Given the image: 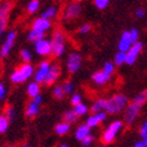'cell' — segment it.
<instances>
[{
    "mask_svg": "<svg viewBox=\"0 0 147 147\" xmlns=\"http://www.w3.org/2000/svg\"><path fill=\"white\" fill-rule=\"evenodd\" d=\"M128 105V99L125 94H115L106 100L105 112L107 114H119Z\"/></svg>",
    "mask_w": 147,
    "mask_h": 147,
    "instance_id": "1",
    "label": "cell"
},
{
    "mask_svg": "<svg viewBox=\"0 0 147 147\" xmlns=\"http://www.w3.org/2000/svg\"><path fill=\"white\" fill-rule=\"evenodd\" d=\"M50 41H51V47H52V54L57 58L63 57L66 51V46H65L66 38H65V34L63 33V31L57 30L53 33L52 39Z\"/></svg>",
    "mask_w": 147,
    "mask_h": 147,
    "instance_id": "2",
    "label": "cell"
},
{
    "mask_svg": "<svg viewBox=\"0 0 147 147\" xmlns=\"http://www.w3.org/2000/svg\"><path fill=\"white\" fill-rule=\"evenodd\" d=\"M122 127H124V122L120 120H115V121L111 122V124L108 125V127L102 132V136H101L102 142L106 145L112 144L115 140L119 132L122 129Z\"/></svg>",
    "mask_w": 147,
    "mask_h": 147,
    "instance_id": "3",
    "label": "cell"
},
{
    "mask_svg": "<svg viewBox=\"0 0 147 147\" xmlns=\"http://www.w3.org/2000/svg\"><path fill=\"white\" fill-rule=\"evenodd\" d=\"M11 9H12V4L9 1H4L0 4V36L6 31Z\"/></svg>",
    "mask_w": 147,
    "mask_h": 147,
    "instance_id": "4",
    "label": "cell"
},
{
    "mask_svg": "<svg viewBox=\"0 0 147 147\" xmlns=\"http://www.w3.org/2000/svg\"><path fill=\"white\" fill-rule=\"evenodd\" d=\"M16 39H17V32L16 31H9L6 36H5V41L3 42L1 45V48H0V57L1 58H6L9 52L12 51V48L14 46V42H16Z\"/></svg>",
    "mask_w": 147,
    "mask_h": 147,
    "instance_id": "5",
    "label": "cell"
},
{
    "mask_svg": "<svg viewBox=\"0 0 147 147\" xmlns=\"http://www.w3.org/2000/svg\"><path fill=\"white\" fill-rule=\"evenodd\" d=\"M82 65V57L78 52H72L66 61V67L69 73H77Z\"/></svg>",
    "mask_w": 147,
    "mask_h": 147,
    "instance_id": "6",
    "label": "cell"
},
{
    "mask_svg": "<svg viewBox=\"0 0 147 147\" xmlns=\"http://www.w3.org/2000/svg\"><path fill=\"white\" fill-rule=\"evenodd\" d=\"M50 67H51V64L50 61L47 60H44L38 65V68L34 71V74H33V81L38 82V84H44L45 79H46V76L48 71H50Z\"/></svg>",
    "mask_w": 147,
    "mask_h": 147,
    "instance_id": "7",
    "label": "cell"
},
{
    "mask_svg": "<svg viewBox=\"0 0 147 147\" xmlns=\"http://www.w3.org/2000/svg\"><path fill=\"white\" fill-rule=\"evenodd\" d=\"M141 111V106L136 105L131 102L129 105H127V107L125 108V120H126V124L127 125H133L136 122L137 118L139 117Z\"/></svg>",
    "mask_w": 147,
    "mask_h": 147,
    "instance_id": "8",
    "label": "cell"
},
{
    "mask_svg": "<svg viewBox=\"0 0 147 147\" xmlns=\"http://www.w3.org/2000/svg\"><path fill=\"white\" fill-rule=\"evenodd\" d=\"M81 11H82L81 4L78 3V1H73V3H71L66 6V8L64 11V19L65 20L76 19L81 14Z\"/></svg>",
    "mask_w": 147,
    "mask_h": 147,
    "instance_id": "9",
    "label": "cell"
},
{
    "mask_svg": "<svg viewBox=\"0 0 147 147\" xmlns=\"http://www.w3.org/2000/svg\"><path fill=\"white\" fill-rule=\"evenodd\" d=\"M142 51V44L141 42H136V44H133L131 47H129V50L126 52V63L127 65H133V64H136V61L138 59V57L140 55Z\"/></svg>",
    "mask_w": 147,
    "mask_h": 147,
    "instance_id": "10",
    "label": "cell"
},
{
    "mask_svg": "<svg viewBox=\"0 0 147 147\" xmlns=\"http://www.w3.org/2000/svg\"><path fill=\"white\" fill-rule=\"evenodd\" d=\"M34 51L38 55L41 57H48L52 54V47H51V41L44 38L42 40L34 44Z\"/></svg>",
    "mask_w": 147,
    "mask_h": 147,
    "instance_id": "11",
    "label": "cell"
},
{
    "mask_svg": "<svg viewBox=\"0 0 147 147\" xmlns=\"http://www.w3.org/2000/svg\"><path fill=\"white\" fill-rule=\"evenodd\" d=\"M51 27H52L51 20L44 19L41 17L34 19L33 22H32V31L39 32V33H42V34H45V32H47L48 30H51Z\"/></svg>",
    "mask_w": 147,
    "mask_h": 147,
    "instance_id": "12",
    "label": "cell"
},
{
    "mask_svg": "<svg viewBox=\"0 0 147 147\" xmlns=\"http://www.w3.org/2000/svg\"><path fill=\"white\" fill-rule=\"evenodd\" d=\"M60 73H61V68L58 64H51V67H50V71H48L47 76H46V79L44 81L45 85L47 86H51L53 85L60 77Z\"/></svg>",
    "mask_w": 147,
    "mask_h": 147,
    "instance_id": "13",
    "label": "cell"
},
{
    "mask_svg": "<svg viewBox=\"0 0 147 147\" xmlns=\"http://www.w3.org/2000/svg\"><path fill=\"white\" fill-rule=\"evenodd\" d=\"M107 118V113L106 112H99V113H92V115H90L86 120V124L90 128H94L98 127L101 122H104Z\"/></svg>",
    "mask_w": 147,
    "mask_h": 147,
    "instance_id": "14",
    "label": "cell"
},
{
    "mask_svg": "<svg viewBox=\"0 0 147 147\" xmlns=\"http://www.w3.org/2000/svg\"><path fill=\"white\" fill-rule=\"evenodd\" d=\"M132 41H131V38H129V33L128 31H125L122 32V34L120 35V39H119V42H118V50L119 52H127L129 50V47L132 46Z\"/></svg>",
    "mask_w": 147,
    "mask_h": 147,
    "instance_id": "15",
    "label": "cell"
},
{
    "mask_svg": "<svg viewBox=\"0 0 147 147\" xmlns=\"http://www.w3.org/2000/svg\"><path fill=\"white\" fill-rule=\"evenodd\" d=\"M109 80H111V76L105 73L104 71H98L92 74V81L98 86H104L107 82H109Z\"/></svg>",
    "mask_w": 147,
    "mask_h": 147,
    "instance_id": "16",
    "label": "cell"
},
{
    "mask_svg": "<svg viewBox=\"0 0 147 147\" xmlns=\"http://www.w3.org/2000/svg\"><path fill=\"white\" fill-rule=\"evenodd\" d=\"M91 129H92V128H90L86 124H81V125H79V126L77 127L76 132H74V137H76V139L79 140V141H81L84 138H86L87 136H90V134H91Z\"/></svg>",
    "mask_w": 147,
    "mask_h": 147,
    "instance_id": "17",
    "label": "cell"
},
{
    "mask_svg": "<svg viewBox=\"0 0 147 147\" xmlns=\"http://www.w3.org/2000/svg\"><path fill=\"white\" fill-rule=\"evenodd\" d=\"M18 69L22 73V76L25 77V79H26V80L33 77L34 71H35L34 66H33L31 63H22V64L18 67Z\"/></svg>",
    "mask_w": 147,
    "mask_h": 147,
    "instance_id": "18",
    "label": "cell"
},
{
    "mask_svg": "<svg viewBox=\"0 0 147 147\" xmlns=\"http://www.w3.org/2000/svg\"><path fill=\"white\" fill-rule=\"evenodd\" d=\"M26 91H27L28 96L33 99L34 96H36V95L40 94V84L35 82V81H31V82L27 85Z\"/></svg>",
    "mask_w": 147,
    "mask_h": 147,
    "instance_id": "19",
    "label": "cell"
},
{
    "mask_svg": "<svg viewBox=\"0 0 147 147\" xmlns=\"http://www.w3.org/2000/svg\"><path fill=\"white\" fill-rule=\"evenodd\" d=\"M105 105H106V99H98L95 100L91 107H90V111L92 113H99V112H104L105 111Z\"/></svg>",
    "mask_w": 147,
    "mask_h": 147,
    "instance_id": "20",
    "label": "cell"
},
{
    "mask_svg": "<svg viewBox=\"0 0 147 147\" xmlns=\"http://www.w3.org/2000/svg\"><path fill=\"white\" fill-rule=\"evenodd\" d=\"M39 111H40V106L34 104L33 101H31V102H28V105L26 107L25 114H26L27 118H34L35 115H38Z\"/></svg>",
    "mask_w": 147,
    "mask_h": 147,
    "instance_id": "21",
    "label": "cell"
},
{
    "mask_svg": "<svg viewBox=\"0 0 147 147\" xmlns=\"http://www.w3.org/2000/svg\"><path fill=\"white\" fill-rule=\"evenodd\" d=\"M69 129H71V125L65 121H61L55 125V133L58 136H65V134L69 132Z\"/></svg>",
    "mask_w": 147,
    "mask_h": 147,
    "instance_id": "22",
    "label": "cell"
},
{
    "mask_svg": "<svg viewBox=\"0 0 147 147\" xmlns=\"http://www.w3.org/2000/svg\"><path fill=\"white\" fill-rule=\"evenodd\" d=\"M58 14V8L55 6H51L46 8L42 13H41V18L44 19H47V20H52L53 18H55Z\"/></svg>",
    "mask_w": 147,
    "mask_h": 147,
    "instance_id": "23",
    "label": "cell"
},
{
    "mask_svg": "<svg viewBox=\"0 0 147 147\" xmlns=\"http://www.w3.org/2000/svg\"><path fill=\"white\" fill-rule=\"evenodd\" d=\"M79 117L74 113V111L73 109H69V111H66L65 114H64V121L67 122V124L72 125V124H76V122L78 121Z\"/></svg>",
    "mask_w": 147,
    "mask_h": 147,
    "instance_id": "24",
    "label": "cell"
},
{
    "mask_svg": "<svg viewBox=\"0 0 147 147\" xmlns=\"http://www.w3.org/2000/svg\"><path fill=\"white\" fill-rule=\"evenodd\" d=\"M45 38V34H42V33H39V32H35V31H30L28 32V34H27V39H28V41H31V42H33V44H35V42H38V41H40V40H42Z\"/></svg>",
    "mask_w": 147,
    "mask_h": 147,
    "instance_id": "25",
    "label": "cell"
},
{
    "mask_svg": "<svg viewBox=\"0 0 147 147\" xmlns=\"http://www.w3.org/2000/svg\"><path fill=\"white\" fill-rule=\"evenodd\" d=\"M133 104H136V105H139V106H142L145 102H147V90L146 91H142L140 93H138L136 95V98L133 99L132 101Z\"/></svg>",
    "mask_w": 147,
    "mask_h": 147,
    "instance_id": "26",
    "label": "cell"
},
{
    "mask_svg": "<svg viewBox=\"0 0 147 147\" xmlns=\"http://www.w3.org/2000/svg\"><path fill=\"white\" fill-rule=\"evenodd\" d=\"M73 111H74V113L78 115V117H82V115H86L87 112H88V106L85 105L84 102L74 106V108H73Z\"/></svg>",
    "mask_w": 147,
    "mask_h": 147,
    "instance_id": "27",
    "label": "cell"
},
{
    "mask_svg": "<svg viewBox=\"0 0 147 147\" xmlns=\"http://www.w3.org/2000/svg\"><path fill=\"white\" fill-rule=\"evenodd\" d=\"M40 7V1L39 0H31L27 5V13L30 14H34L36 11Z\"/></svg>",
    "mask_w": 147,
    "mask_h": 147,
    "instance_id": "28",
    "label": "cell"
},
{
    "mask_svg": "<svg viewBox=\"0 0 147 147\" xmlns=\"http://www.w3.org/2000/svg\"><path fill=\"white\" fill-rule=\"evenodd\" d=\"M126 63V53L125 52H118L114 55V65L120 66V65H124Z\"/></svg>",
    "mask_w": 147,
    "mask_h": 147,
    "instance_id": "29",
    "label": "cell"
},
{
    "mask_svg": "<svg viewBox=\"0 0 147 147\" xmlns=\"http://www.w3.org/2000/svg\"><path fill=\"white\" fill-rule=\"evenodd\" d=\"M9 127V120L6 118L5 114L0 115V133H5Z\"/></svg>",
    "mask_w": 147,
    "mask_h": 147,
    "instance_id": "30",
    "label": "cell"
},
{
    "mask_svg": "<svg viewBox=\"0 0 147 147\" xmlns=\"http://www.w3.org/2000/svg\"><path fill=\"white\" fill-rule=\"evenodd\" d=\"M53 95H54L55 99H58V100L64 99V96H65L66 94H65L64 88H63V86H61V85H57V86H54V88H53Z\"/></svg>",
    "mask_w": 147,
    "mask_h": 147,
    "instance_id": "31",
    "label": "cell"
},
{
    "mask_svg": "<svg viewBox=\"0 0 147 147\" xmlns=\"http://www.w3.org/2000/svg\"><path fill=\"white\" fill-rule=\"evenodd\" d=\"M20 58L22 60V63H31L32 61V53L27 48H22L20 51Z\"/></svg>",
    "mask_w": 147,
    "mask_h": 147,
    "instance_id": "32",
    "label": "cell"
},
{
    "mask_svg": "<svg viewBox=\"0 0 147 147\" xmlns=\"http://www.w3.org/2000/svg\"><path fill=\"white\" fill-rule=\"evenodd\" d=\"M64 88V92L65 94H68V95H72L73 93H74V90H76V86L74 84H73L72 81H65L64 85H61Z\"/></svg>",
    "mask_w": 147,
    "mask_h": 147,
    "instance_id": "33",
    "label": "cell"
},
{
    "mask_svg": "<svg viewBox=\"0 0 147 147\" xmlns=\"http://www.w3.org/2000/svg\"><path fill=\"white\" fill-rule=\"evenodd\" d=\"M102 71L105 73H107V74L112 76L114 73V71H115V65L113 63H109V61H107V63L104 65V67H102Z\"/></svg>",
    "mask_w": 147,
    "mask_h": 147,
    "instance_id": "34",
    "label": "cell"
},
{
    "mask_svg": "<svg viewBox=\"0 0 147 147\" xmlns=\"http://www.w3.org/2000/svg\"><path fill=\"white\" fill-rule=\"evenodd\" d=\"M81 102H82V96H81L80 93H73L71 95V104L73 106H77V105H79Z\"/></svg>",
    "mask_w": 147,
    "mask_h": 147,
    "instance_id": "35",
    "label": "cell"
},
{
    "mask_svg": "<svg viewBox=\"0 0 147 147\" xmlns=\"http://www.w3.org/2000/svg\"><path fill=\"white\" fill-rule=\"evenodd\" d=\"M129 33V38H131V41L132 44H136L139 41V31L138 28H132L131 31H128Z\"/></svg>",
    "mask_w": 147,
    "mask_h": 147,
    "instance_id": "36",
    "label": "cell"
},
{
    "mask_svg": "<svg viewBox=\"0 0 147 147\" xmlns=\"http://www.w3.org/2000/svg\"><path fill=\"white\" fill-rule=\"evenodd\" d=\"M4 114L6 115V118H7L8 120H13V119L16 118V109L12 107V106H7L6 109H5V113H4Z\"/></svg>",
    "mask_w": 147,
    "mask_h": 147,
    "instance_id": "37",
    "label": "cell"
},
{
    "mask_svg": "<svg viewBox=\"0 0 147 147\" xmlns=\"http://www.w3.org/2000/svg\"><path fill=\"white\" fill-rule=\"evenodd\" d=\"M98 9H105L109 5V0H93Z\"/></svg>",
    "mask_w": 147,
    "mask_h": 147,
    "instance_id": "38",
    "label": "cell"
},
{
    "mask_svg": "<svg viewBox=\"0 0 147 147\" xmlns=\"http://www.w3.org/2000/svg\"><path fill=\"white\" fill-rule=\"evenodd\" d=\"M93 142H94V137L92 136V134H90V136H87L86 138H84V139L81 140V145H82L84 147H90Z\"/></svg>",
    "mask_w": 147,
    "mask_h": 147,
    "instance_id": "39",
    "label": "cell"
},
{
    "mask_svg": "<svg viewBox=\"0 0 147 147\" xmlns=\"http://www.w3.org/2000/svg\"><path fill=\"white\" fill-rule=\"evenodd\" d=\"M91 30H92V26L90 25V24H84V25H81L79 27V33L80 34H87Z\"/></svg>",
    "mask_w": 147,
    "mask_h": 147,
    "instance_id": "40",
    "label": "cell"
},
{
    "mask_svg": "<svg viewBox=\"0 0 147 147\" xmlns=\"http://www.w3.org/2000/svg\"><path fill=\"white\" fill-rule=\"evenodd\" d=\"M6 95H7V88L3 82H0V101L5 100Z\"/></svg>",
    "mask_w": 147,
    "mask_h": 147,
    "instance_id": "41",
    "label": "cell"
},
{
    "mask_svg": "<svg viewBox=\"0 0 147 147\" xmlns=\"http://www.w3.org/2000/svg\"><path fill=\"white\" fill-rule=\"evenodd\" d=\"M140 136H141L142 138H145V137L147 136V120L142 122V125H141V127H140Z\"/></svg>",
    "mask_w": 147,
    "mask_h": 147,
    "instance_id": "42",
    "label": "cell"
},
{
    "mask_svg": "<svg viewBox=\"0 0 147 147\" xmlns=\"http://www.w3.org/2000/svg\"><path fill=\"white\" fill-rule=\"evenodd\" d=\"M32 101H33L34 104H36V105H39V106H40V105L42 104V101H44V98H42V96H41V95L39 94V95L34 96L33 99H32Z\"/></svg>",
    "mask_w": 147,
    "mask_h": 147,
    "instance_id": "43",
    "label": "cell"
},
{
    "mask_svg": "<svg viewBox=\"0 0 147 147\" xmlns=\"http://www.w3.org/2000/svg\"><path fill=\"white\" fill-rule=\"evenodd\" d=\"M136 17H137L138 19L144 18V17H145V9H142V8H138V9L136 11Z\"/></svg>",
    "mask_w": 147,
    "mask_h": 147,
    "instance_id": "44",
    "label": "cell"
},
{
    "mask_svg": "<svg viewBox=\"0 0 147 147\" xmlns=\"http://www.w3.org/2000/svg\"><path fill=\"white\" fill-rule=\"evenodd\" d=\"M133 147H146V146L144 145V142H142V141H138V142L134 144V146H133Z\"/></svg>",
    "mask_w": 147,
    "mask_h": 147,
    "instance_id": "45",
    "label": "cell"
},
{
    "mask_svg": "<svg viewBox=\"0 0 147 147\" xmlns=\"http://www.w3.org/2000/svg\"><path fill=\"white\" fill-rule=\"evenodd\" d=\"M142 142H144V145L147 147V136H146L145 138H142Z\"/></svg>",
    "mask_w": 147,
    "mask_h": 147,
    "instance_id": "46",
    "label": "cell"
},
{
    "mask_svg": "<svg viewBox=\"0 0 147 147\" xmlns=\"http://www.w3.org/2000/svg\"><path fill=\"white\" fill-rule=\"evenodd\" d=\"M59 147H69L68 145H66V144H63V145H60Z\"/></svg>",
    "mask_w": 147,
    "mask_h": 147,
    "instance_id": "47",
    "label": "cell"
},
{
    "mask_svg": "<svg viewBox=\"0 0 147 147\" xmlns=\"http://www.w3.org/2000/svg\"><path fill=\"white\" fill-rule=\"evenodd\" d=\"M21 147H32L31 145H28V144H25V145H22Z\"/></svg>",
    "mask_w": 147,
    "mask_h": 147,
    "instance_id": "48",
    "label": "cell"
},
{
    "mask_svg": "<svg viewBox=\"0 0 147 147\" xmlns=\"http://www.w3.org/2000/svg\"><path fill=\"white\" fill-rule=\"evenodd\" d=\"M98 147H106V146H104V145H101V146H98Z\"/></svg>",
    "mask_w": 147,
    "mask_h": 147,
    "instance_id": "49",
    "label": "cell"
},
{
    "mask_svg": "<svg viewBox=\"0 0 147 147\" xmlns=\"http://www.w3.org/2000/svg\"><path fill=\"white\" fill-rule=\"evenodd\" d=\"M73 1H78V3H79V1H80V0H73Z\"/></svg>",
    "mask_w": 147,
    "mask_h": 147,
    "instance_id": "50",
    "label": "cell"
}]
</instances>
